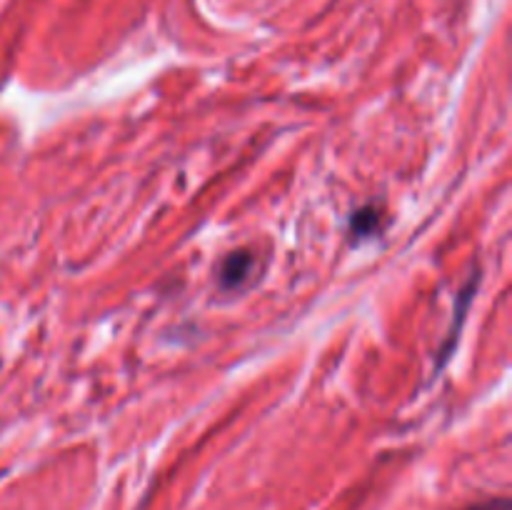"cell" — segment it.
I'll list each match as a JSON object with an SVG mask.
<instances>
[{"mask_svg": "<svg viewBox=\"0 0 512 510\" xmlns=\"http://www.w3.org/2000/svg\"><path fill=\"white\" fill-rule=\"evenodd\" d=\"M253 263L255 258L248 250H235V253H230L228 258L220 263V285H223V288H238V285H243L245 280L250 278V273H253Z\"/></svg>", "mask_w": 512, "mask_h": 510, "instance_id": "6da1fadb", "label": "cell"}, {"mask_svg": "<svg viewBox=\"0 0 512 510\" xmlns=\"http://www.w3.org/2000/svg\"><path fill=\"white\" fill-rule=\"evenodd\" d=\"M380 220H383L380 210L373 208V205H365V208L355 210L353 218H350V233L355 238H368L380 228Z\"/></svg>", "mask_w": 512, "mask_h": 510, "instance_id": "7a4b0ae2", "label": "cell"}, {"mask_svg": "<svg viewBox=\"0 0 512 510\" xmlns=\"http://www.w3.org/2000/svg\"><path fill=\"white\" fill-rule=\"evenodd\" d=\"M465 510H510V503H508V498H495V500H488V503L470 505V508H465Z\"/></svg>", "mask_w": 512, "mask_h": 510, "instance_id": "3957f363", "label": "cell"}]
</instances>
